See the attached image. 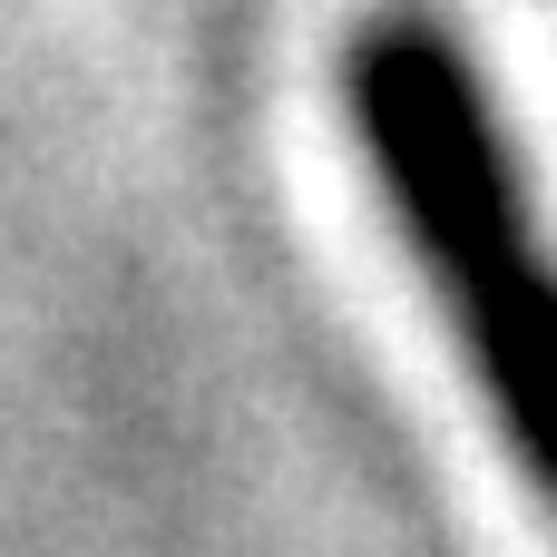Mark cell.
<instances>
[{
    "mask_svg": "<svg viewBox=\"0 0 557 557\" xmlns=\"http://www.w3.org/2000/svg\"><path fill=\"white\" fill-rule=\"evenodd\" d=\"M343 108L392 186L411 255L431 264L441 304L470 333V362L490 382L519 470L557 490V255L539 235V206L519 186L470 39L411 0L372 10L343 49Z\"/></svg>",
    "mask_w": 557,
    "mask_h": 557,
    "instance_id": "6da1fadb",
    "label": "cell"
}]
</instances>
